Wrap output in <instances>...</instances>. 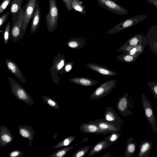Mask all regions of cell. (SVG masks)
Wrapping results in <instances>:
<instances>
[{
	"label": "cell",
	"mask_w": 157,
	"mask_h": 157,
	"mask_svg": "<svg viewBox=\"0 0 157 157\" xmlns=\"http://www.w3.org/2000/svg\"><path fill=\"white\" fill-rule=\"evenodd\" d=\"M40 10L39 6L37 2L35 11L32 17L31 24L30 33L32 34L37 32L40 27Z\"/></svg>",
	"instance_id": "cell-19"
},
{
	"label": "cell",
	"mask_w": 157,
	"mask_h": 157,
	"mask_svg": "<svg viewBox=\"0 0 157 157\" xmlns=\"http://www.w3.org/2000/svg\"><path fill=\"white\" fill-rule=\"evenodd\" d=\"M80 131L85 133L94 134H104L96 124L88 123H82L79 126Z\"/></svg>",
	"instance_id": "cell-20"
},
{
	"label": "cell",
	"mask_w": 157,
	"mask_h": 157,
	"mask_svg": "<svg viewBox=\"0 0 157 157\" xmlns=\"http://www.w3.org/2000/svg\"><path fill=\"white\" fill-rule=\"evenodd\" d=\"M74 64L73 62H69L66 63L64 67L65 72H69L72 69V66Z\"/></svg>",
	"instance_id": "cell-41"
},
{
	"label": "cell",
	"mask_w": 157,
	"mask_h": 157,
	"mask_svg": "<svg viewBox=\"0 0 157 157\" xmlns=\"http://www.w3.org/2000/svg\"><path fill=\"white\" fill-rule=\"evenodd\" d=\"M8 79L12 94L19 100L29 105H33L34 101L22 86L10 77L8 76Z\"/></svg>",
	"instance_id": "cell-1"
},
{
	"label": "cell",
	"mask_w": 157,
	"mask_h": 157,
	"mask_svg": "<svg viewBox=\"0 0 157 157\" xmlns=\"http://www.w3.org/2000/svg\"><path fill=\"white\" fill-rule=\"evenodd\" d=\"M140 140V143L137 157H148L152 147V143L148 140L143 141Z\"/></svg>",
	"instance_id": "cell-21"
},
{
	"label": "cell",
	"mask_w": 157,
	"mask_h": 157,
	"mask_svg": "<svg viewBox=\"0 0 157 157\" xmlns=\"http://www.w3.org/2000/svg\"><path fill=\"white\" fill-rule=\"evenodd\" d=\"M139 56H132L127 54H123L117 56V59L120 61L128 63L135 62Z\"/></svg>",
	"instance_id": "cell-27"
},
{
	"label": "cell",
	"mask_w": 157,
	"mask_h": 157,
	"mask_svg": "<svg viewBox=\"0 0 157 157\" xmlns=\"http://www.w3.org/2000/svg\"><path fill=\"white\" fill-rule=\"evenodd\" d=\"M73 83L84 86H92L98 83L96 80L85 77H75L69 79Z\"/></svg>",
	"instance_id": "cell-22"
},
{
	"label": "cell",
	"mask_w": 157,
	"mask_h": 157,
	"mask_svg": "<svg viewBox=\"0 0 157 157\" xmlns=\"http://www.w3.org/2000/svg\"><path fill=\"white\" fill-rule=\"evenodd\" d=\"M5 62L9 70L21 82L24 83L26 80L17 65L12 60L6 59Z\"/></svg>",
	"instance_id": "cell-15"
},
{
	"label": "cell",
	"mask_w": 157,
	"mask_h": 157,
	"mask_svg": "<svg viewBox=\"0 0 157 157\" xmlns=\"http://www.w3.org/2000/svg\"><path fill=\"white\" fill-rule=\"evenodd\" d=\"M104 119L116 125L122 127L124 122L117 115L112 106L107 107L104 113Z\"/></svg>",
	"instance_id": "cell-12"
},
{
	"label": "cell",
	"mask_w": 157,
	"mask_h": 157,
	"mask_svg": "<svg viewBox=\"0 0 157 157\" xmlns=\"http://www.w3.org/2000/svg\"><path fill=\"white\" fill-rule=\"evenodd\" d=\"M49 10L45 15L47 29L50 33L54 31L58 26L59 14L56 0H48Z\"/></svg>",
	"instance_id": "cell-2"
},
{
	"label": "cell",
	"mask_w": 157,
	"mask_h": 157,
	"mask_svg": "<svg viewBox=\"0 0 157 157\" xmlns=\"http://www.w3.org/2000/svg\"><path fill=\"white\" fill-rule=\"evenodd\" d=\"M117 81L114 79L106 81L97 87L90 95V99L98 100L101 98L109 94L117 86Z\"/></svg>",
	"instance_id": "cell-6"
},
{
	"label": "cell",
	"mask_w": 157,
	"mask_h": 157,
	"mask_svg": "<svg viewBox=\"0 0 157 157\" xmlns=\"http://www.w3.org/2000/svg\"><path fill=\"white\" fill-rule=\"evenodd\" d=\"M74 147L70 146L64 147L59 149L48 157H62L65 155L68 151L71 150Z\"/></svg>",
	"instance_id": "cell-30"
},
{
	"label": "cell",
	"mask_w": 157,
	"mask_h": 157,
	"mask_svg": "<svg viewBox=\"0 0 157 157\" xmlns=\"http://www.w3.org/2000/svg\"><path fill=\"white\" fill-rule=\"evenodd\" d=\"M82 3V2L80 0H72L71 7L80 13L85 15L86 11Z\"/></svg>",
	"instance_id": "cell-28"
},
{
	"label": "cell",
	"mask_w": 157,
	"mask_h": 157,
	"mask_svg": "<svg viewBox=\"0 0 157 157\" xmlns=\"http://www.w3.org/2000/svg\"><path fill=\"white\" fill-rule=\"evenodd\" d=\"M23 20V10L22 7L17 21L12 24L10 30V37L14 43L20 39Z\"/></svg>",
	"instance_id": "cell-10"
},
{
	"label": "cell",
	"mask_w": 157,
	"mask_h": 157,
	"mask_svg": "<svg viewBox=\"0 0 157 157\" xmlns=\"http://www.w3.org/2000/svg\"><path fill=\"white\" fill-rule=\"evenodd\" d=\"M121 136L119 132H113L105 137L104 139L107 140L111 145L112 144L117 142Z\"/></svg>",
	"instance_id": "cell-33"
},
{
	"label": "cell",
	"mask_w": 157,
	"mask_h": 157,
	"mask_svg": "<svg viewBox=\"0 0 157 157\" xmlns=\"http://www.w3.org/2000/svg\"><path fill=\"white\" fill-rule=\"evenodd\" d=\"M111 145L105 139L100 141L96 144L89 153L88 156H91L98 154L108 148Z\"/></svg>",
	"instance_id": "cell-23"
},
{
	"label": "cell",
	"mask_w": 157,
	"mask_h": 157,
	"mask_svg": "<svg viewBox=\"0 0 157 157\" xmlns=\"http://www.w3.org/2000/svg\"><path fill=\"white\" fill-rule=\"evenodd\" d=\"M146 46L139 45L134 47L128 52H123V53L132 56H140L144 52V49Z\"/></svg>",
	"instance_id": "cell-29"
},
{
	"label": "cell",
	"mask_w": 157,
	"mask_h": 157,
	"mask_svg": "<svg viewBox=\"0 0 157 157\" xmlns=\"http://www.w3.org/2000/svg\"><path fill=\"white\" fill-rule=\"evenodd\" d=\"M24 0H12L10 4V13L12 16L13 23L17 21L21 9V5Z\"/></svg>",
	"instance_id": "cell-17"
},
{
	"label": "cell",
	"mask_w": 157,
	"mask_h": 157,
	"mask_svg": "<svg viewBox=\"0 0 157 157\" xmlns=\"http://www.w3.org/2000/svg\"><path fill=\"white\" fill-rule=\"evenodd\" d=\"M42 98L44 101L48 105L55 109H59V105L55 100L45 96H42Z\"/></svg>",
	"instance_id": "cell-34"
},
{
	"label": "cell",
	"mask_w": 157,
	"mask_h": 157,
	"mask_svg": "<svg viewBox=\"0 0 157 157\" xmlns=\"http://www.w3.org/2000/svg\"><path fill=\"white\" fill-rule=\"evenodd\" d=\"M90 148V146L89 145L81 147L74 152L72 157H84Z\"/></svg>",
	"instance_id": "cell-32"
},
{
	"label": "cell",
	"mask_w": 157,
	"mask_h": 157,
	"mask_svg": "<svg viewBox=\"0 0 157 157\" xmlns=\"http://www.w3.org/2000/svg\"><path fill=\"white\" fill-rule=\"evenodd\" d=\"M12 0H3L0 5V14L2 13Z\"/></svg>",
	"instance_id": "cell-37"
},
{
	"label": "cell",
	"mask_w": 157,
	"mask_h": 157,
	"mask_svg": "<svg viewBox=\"0 0 157 157\" xmlns=\"http://www.w3.org/2000/svg\"><path fill=\"white\" fill-rule=\"evenodd\" d=\"M88 122L97 125L104 132V135L113 132H119L122 130V128L115 125L104 118L90 121Z\"/></svg>",
	"instance_id": "cell-9"
},
{
	"label": "cell",
	"mask_w": 157,
	"mask_h": 157,
	"mask_svg": "<svg viewBox=\"0 0 157 157\" xmlns=\"http://www.w3.org/2000/svg\"><path fill=\"white\" fill-rule=\"evenodd\" d=\"M87 67L90 69L105 76H113L117 75V73L104 66L94 63L87 64Z\"/></svg>",
	"instance_id": "cell-18"
},
{
	"label": "cell",
	"mask_w": 157,
	"mask_h": 157,
	"mask_svg": "<svg viewBox=\"0 0 157 157\" xmlns=\"http://www.w3.org/2000/svg\"><path fill=\"white\" fill-rule=\"evenodd\" d=\"M67 44L71 48L80 49L85 45V42L80 38H72L68 41Z\"/></svg>",
	"instance_id": "cell-25"
},
{
	"label": "cell",
	"mask_w": 157,
	"mask_h": 157,
	"mask_svg": "<svg viewBox=\"0 0 157 157\" xmlns=\"http://www.w3.org/2000/svg\"><path fill=\"white\" fill-rule=\"evenodd\" d=\"M52 63L53 65L50 68L49 72H51V76L53 77L54 75H56V78L58 77L56 76L57 72H59V71L61 70V75L65 73L64 70V67L65 64L66 59L64 55H61L58 53L56 56L54 57Z\"/></svg>",
	"instance_id": "cell-11"
},
{
	"label": "cell",
	"mask_w": 157,
	"mask_h": 157,
	"mask_svg": "<svg viewBox=\"0 0 157 157\" xmlns=\"http://www.w3.org/2000/svg\"><path fill=\"white\" fill-rule=\"evenodd\" d=\"M146 36L149 44L157 41V25H152L151 27Z\"/></svg>",
	"instance_id": "cell-26"
},
{
	"label": "cell",
	"mask_w": 157,
	"mask_h": 157,
	"mask_svg": "<svg viewBox=\"0 0 157 157\" xmlns=\"http://www.w3.org/2000/svg\"><path fill=\"white\" fill-rule=\"evenodd\" d=\"M102 8L116 14L124 15L128 13V10L112 0H97Z\"/></svg>",
	"instance_id": "cell-7"
},
{
	"label": "cell",
	"mask_w": 157,
	"mask_h": 157,
	"mask_svg": "<svg viewBox=\"0 0 157 157\" xmlns=\"http://www.w3.org/2000/svg\"><path fill=\"white\" fill-rule=\"evenodd\" d=\"M14 137L8 128L5 125L0 127V146H6L12 142Z\"/></svg>",
	"instance_id": "cell-14"
},
{
	"label": "cell",
	"mask_w": 157,
	"mask_h": 157,
	"mask_svg": "<svg viewBox=\"0 0 157 157\" xmlns=\"http://www.w3.org/2000/svg\"><path fill=\"white\" fill-rule=\"evenodd\" d=\"M147 2L153 5L157 8V0H146Z\"/></svg>",
	"instance_id": "cell-43"
},
{
	"label": "cell",
	"mask_w": 157,
	"mask_h": 157,
	"mask_svg": "<svg viewBox=\"0 0 157 157\" xmlns=\"http://www.w3.org/2000/svg\"><path fill=\"white\" fill-rule=\"evenodd\" d=\"M63 2L65 4L67 10L69 11L72 10L71 3L72 0H62Z\"/></svg>",
	"instance_id": "cell-42"
},
{
	"label": "cell",
	"mask_w": 157,
	"mask_h": 157,
	"mask_svg": "<svg viewBox=\"0 0 157 157\" xmlns=\"http://www.w3.org/2000/svg\"><path fill=\"white\" fill-rule=\"evenodd\" d=\"M147 84L153 95L154 98L157 99V82H149Z\"/></svg>",
	"instance_id": "cell-36"
},
{
	"label": "cell",
	"mask_w": 157,
	"mask_h": 157,
	"mask_svg": "<svg viewBox=\"0 0 157 157\" xmlns=\"http://www.w3.org/2000/svg\"><path fill=\"white\" fill-rule=\"evenodd\" d=\"M141 99L143 106L146 118L154 132L156 133L157 128L155 117L151 102L144 94L141 95Z\"/></svg>",
	"instance_id": "cell-8"
},
{
	"label": "cell",
	"mask_w": 157,
	"mask_h": 157,
	"mask_svg": "<svg viewBox=\"0 0 157 157\" xmlns=\"http://www.w3.org/2000/svg\"><path fill=\"white\" fill-rule=\"evenodd\" d=\"M75 139V137L74 136H68L57 143L53 147V148L57 149L67 146L70 144Z\"/></svg>",
	"instance_id": "cell-31"
},
{
	"label": "cell",
	"mask_w": 157,
	"mask_h": 157,
	"mask_svg": "<svg viewBox=\"0 0 157 157\" xmlns=\"http://www.w3.org/2000/svg\"><path fill=\"white\" fill-rule=\"evenodd\" d=\"M134 102L131 97L127 92L120 98L116 103V108L119 113L124 117L130 116L132 114L130 109H133Z\"/></svg>",
	"instance_id": "cell-4"
},
{
	"label": "cell",
	"mask_w": 157,
	"mask_h": 157,
	"mask_svg": "<svg viewBox=\"0 0 157 157\" xmlns=\"http://www.w3.org/2000/svg\"><path fill=\"white\" fill-rule=\"evenodd\" d=\"M17 127L20 135L29 140L28 145L30 146L34 139L33 136L36 133L33 127L29 125H19Z\"/></svg>",
	"instance_id": "cell-16"
},
{
	"label": "cell",
	"mask_w": 157,
	"mask_h": 157,
	"mask_svg": "<svg viewBox=\"0 0 157 157\" xmlns=\"http://www.w3.org/2000/svg\"><path fill=\"white\" fill-rule=\"evenodd\" d=\"M147 17V15L143 14H138L131 17L117 24L113 28L107 31L106 33L113 34L117 33L141 22Z\"/></svg>",
	"instance_id": "cell-3"
},
{
	"label": "cell",
	"mask_w": 157,
	"mask_h": 157,
	"mask_svg": "<svg viewBox=\"0 0 157 157\" xmlns=\"http://www.w3.org/2000/svg\"><path fill=\"white\" fill-rule=\"evenodd\" d=\"M149 45L152 53L155 55H157V41L149 44Z\"/></svg>",
	"instance_id": "cell-40"
},
{
	"label": "cell",
	"mask_w": 157,
	"mask_h": 157,
	"mask_svg": "<svg viewBox=\"0 0 157 157\" xmlns=\"http://www.w3.org/2000/svg\"><path fill=\"white\" fill-rule=\"evenodd\" d=\"M148 44L147 38L142 34L139 33L131 37L120 48L127 46H136L139 45L146 46Z\"/></svg>",
	"instance_id": "cell-13"
},
{
	"label": "cell",
	"mask_w": 157,
	"mask_h": 157,
	"mask_svg": "<svg viewBox=\"0 0 157 157\" xmlns=\"http://www.w3.org/2000/svg\"><path fill=\"white\" fill-rule=\"evenodd\" d=\"M10 22H8L6 26L4 33V44L6 45L8 44L9 40L10 38Z\"/></svg>",
	"instance_id": "cell-35"
},
{
	"label": "cell",
	"mask_w": 157,
	"mask_h": 157,
	"mask_svg": "<svg viewBox=\"0 0 157 157\" xmlns=\"http://www.w3.org/2000/svg\"><path fill=\"white\" fill-rule=\"evenodd\" d=\"M9 13L10 11H8L6 13H3L0 17V27H1L7 20Z\"/></svg>",
	"instance_id": "cell-39"
},
{
	"label": "cell",
	"mask_w": 157,
	"mask_h": 157,
	"mask_svg": "<svg viewBox=\"0 0 157 157\" xmlns=\"http://www.w3.org/2000/svg\"><path fill=\"white\" fill-rule=\"evenodd\" d=\"M24 154L22 151L19 150H13L9 153V157H21Z\"/></svg>",
	"instance_id": "cell-38"
},
{
	"label": "cell",
	"mask_w": 157,
	"mask_h": 157,
	"mask_svg": "<svg viewBox=\"0 0 157 157\" xmlns=\"http://www.w3.org/2000/svg\"><path fill=\"white\" fill-rule=\"evenodd\" d=\"M116 2H118V1L117 0H112Z\"/></svg>",
	"instance_id": "cell-44"
},
{
	"label": "cell",
	"mask_w": 157,
	"mask_h": 157,
	"mask_svg": "<svg viewBox=\"0 0 157 157\" xmlns=\"http://www.w3.org/2000/svg\"><path fill=\"white\" fill-rule=\"evenodd\" d=\"M37 2V0H28L25 5L22 7L24 20L20 37V39L23 38L26 31L28 24L33 17Z\"/></svg>",
	"instance_id": "cell-5"
},
{
	"label": "cell",
	"mask_w": 157,
	"mask_h": 157,
	"mask_svg": "<svg viewBox=\"0 0 157 157\" xmlns=\"http://www.w3.org/2000/svg\"><path fill=\"white\" fill-rule=\"evenodd\" d=\"M136 143L134 138H128L124 153L125 157H131L134 155L136 150Z\"/></svg>",
	"instance_id": "cell-24"
}]
</instances>
